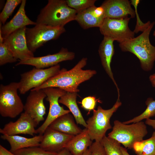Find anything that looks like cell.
<instances>
[{
    "mask_svg": "<svg viewBox=\"0 0 155 155\" xmlns=\"http://www.w3.org/2000/svg\"><path fill=\"white\" fill-rule=\"evenodd\" d=\"M89 148L91 155H107L105 149L100 142L95 141Z\"/></svg>",
    "mask_w": 155,
    "mask_h": 155,
    "instance_id": "d6a6232c",
    "label": "cell"
},
{
    "mask_svg": "<svg viewBox=\"0 0 155 155\" xmlns=\"http://www.w3.org/2000/svg\"><path fill=\"white\" fill-rule=\"evenodd\" d=\"M149 78L152 86L155 87V73L151 75Z\"/></svg>",
    "mask_w": 155,
    "mask_h": 155,
    "instance_id": "8d00e7d4",
    "label": "cell"
},
{
    "mask_svg": "<svg viewBox=\"0 0 155 155\" xmlns=\"http://www.w3.org/2000/svg\"><path fill=\"white\" fill-rule=\"evenodd\" d=\"M133 149L137 155H155V131L150 138L135 143Z\"/></svg>",
    "mask_w": 155,
    "mask_h": 155,
    "instance_id": "cb8c5ba5",
    "label": "cell"
},
{
    "mask_svg": "<svg viewBox=\"0 0 155 155\" xmlns=\"http://www.w3.org/2000/svg\"><path fill=\"white\" fill-rule=\"evenodd\" d=\"M87 61L86 58L84 57L70 70L67 71L65 68H62L59 74L40 86L32 90L53 87L59 88L67 92L78 93L80 91L78 89L80 84L89 80L96 73L95 70L83 69L87 64Z\"/></svg>",
    "mask_w": 155,
    "mask_h": 155,
    "instance_id": "6da1fadb",
    "label": "cell"
},
{
    "mask_svg": "<svg viewBox=\"0 0 155 155\" xmlns=\"http://www.w3.org/2000/svg\"><path fill=\"white\" fill-rule=\"evenodd\" d=\"M120 99H117L113 107L104 109L98 106L97 110H93V115L86 121L88 134L93 141L100 142L106 136V133L112 127L110 119L113 114L121 105Z\"/></svg>",
    "mask_w": 155,
    "mask_h": 155,
    "instance_id": "5b68a950",
    "label": "cell"
},
{
    "mask_svg": "<svg viewBox=\"0 0 155 155\" xmlns=\"http://www.w3.org/2000/svg\"><path fill=\"white\" fill-rule=\"evenodd\" d=\"M140 1L139 0H131L130 1L131 5H132L135 8V11L137 18V23L135 29L133 32L135 33H137L140 31L142 32L146 30L150 25L151 23L150 21L144 23L141 21L139 17L137 11V7Z\"/></svg>",
    "mask_w": 155,
    "mask_h": 155,
    "instance_id": "4dcf8cb0",
    "label": "cell"
},
{
    "mask_svg": "<svg viewBox=\"0 0 155 155\" xmlns=\"http://www.w3.org/2000/svg\"><path fill=\"white\" fill-rule=\"evenodd\" d=\"M145 123L146 125L151 126L154 129H155V119H146Z\"/></svg>",
    "mask_w": 155,
    "mask_h": 155,
    "instance_id": "e575fe53",
    "label": "cell"
},
{
    "mask_svg": "<svg viewBox=\"0 0 155 155\" xmlns=\"http://www.w3.org/2000/svg\"><path fill=\"white\" fill-rule=\"evenodd\" d=\"M66 31L64 27L52 26L38 24L32 28L26 27L25 35L29 49L34 53L48 41L58 38Z\"/></svg>",
    "mask_w": 155,
    "mask_h": 155,
    "instance_id": "52a82bcc",
    "label": "cell"
},
{
    "mask_svg": "<svg viewBox=\"0 0 155 155\" xmlns=\"http://www.w3.org/2000/svg\"><path fill=\"white\" fill-rule=\"evenodd\" d=\"M121 149L123 155H130L127 152V150L125 148L121 146Z\"/></svg>",
    "mask_w": 155,
    "mask_h": 155,
    "instance_id": "74e56055",
    "label": "cell"
},
{
    "mask_svg": "<svg viewBox=\"0 0 155 155\" xmlns=\"http://www.w3.org/2000/svg\"><path fill=\"white\" fill-rule=\"evenodd\" d=\"M130 18L121 19L105 18L99 27L104 36H107L120 43L134 38L135 33L129 29L128 23Z\"/></svg>",
    "mask_w": 155,
    "mask_h": 155,
    "instance_id": "9c48e42d",
    "label": "cell"
},
{
    "mask_svg": "<svg viewBox=\"0 0 155 155\" xmlns=\"http://www.w3.org/2000/svg\"><path fill=\"white\" fill-rule=\"evenodd\" d=\"M22 0H7L0 14V23L3 25L13 13L16 7L21 3Z\"/></svg>",
    "mask_w": 155,
    "mask_h": 155,
    "instance_id": "83f0119b",
    "label": "cell"
},
{
    "mask_svg": "<svg viewBox=\"0 0 155 155\" xmlns=\"http://www.w3.org/2000/svg\"><path fill=\"white\" fill-rule=\"evenodd\" d=\"M130 1L128 0H107L102 3L104 17L106 18L121 19L131 16V18L135 16V10L132 8Z\"/></svg>",
    "mask_w": 155,
    "mask_h": 155,
    "instance_id": "2e32d148",
    "label": "cell"
},
{
    "mask_svg": "<svg viewBox=\"0 0 155 155\" xmlns=\"http://www.w3.org/2000/svg\"><path fill=\"white\" fill-rule=\"evenodd\" d=\"M148 133L146 124L142 121L127 125L115 120L108 136L122 144L125 148L130 149L135 143L142 141Z\"/></svg>",
    "mask_w": 155,
    "mask_h": 155,
    "instance_id": "277c9868",
    "label": "cell"
},
{
    "mask_svg": "<svg viewBox=\"0 0 155 155\" xmlns=\"http://www.w3.org/2000/svg\"><path fill=\"white\" fill-rule=\"evenodd\" d=\"M95 6L77 13L75 19L84 29L94 27H100L105 19L97 17L94 11Z\"/></svg>",
    "mask_w": 155,
    "mask_h": 155,
    "instance_id": "603a6c76",
    "label": "cell"
},
{
    "mask_svg": "<svg viewBox=\"0 0 155 155\" xmlns=\"http://www.w3.org/2000/svg\"><path fill=\"white\" fill-rule=\"evenodd\" d=\"M153 35L155 37V31H154L153 32Z\"/></svg>",
    "mask_w": 155,
    "mask_h": 155,
    "instance_id": "ab89813d",
    "label": "cell"
},
{
    "mask_svg": "<svg viewBox=\"0 0 155 155\" xmlns=\"http://www.w3.org/2000/svg\"><path fill=\"white\" fill-rule=\"evenodd\" d=\"M19 83L11 82L0 86V114L3 117L14 118L24 110V105L18 95Z\"/></svg>",
    "mask_w": 155,
    "mask_h": 155,
    "instance_id": "8992f818",
    "label": "cell"
},
{
    "mask_svg": "<svg viewBox=\"0 0 155 155\" xmlns=\"http://www.w3.org/2000/svg\"><path fill=\"white\" fill-rule=\"evenodd\" d=\"M46 97V94L43 89H32L24 105V112L32 118L37 125L44 120L46 108L44 100Z\"/></svg>",
    "mask_w": 155,
    "mask_h": 155,
    "instance_id": "4fadbf2b",
    "label": "cell"
},
{
    "mask_svg": "<svg viewBox=\"0 0 155 155\" xmlns=\"http://www.w3.org/2000/svg\"><path fill=\"white\" fill-rule=\"evenodd\" d=\"M42 137L43 135L40 134L31 138L6 134H3L1 136V139L9 142L10 146L9 151L12 152L22 148L39 147Z\"/></svg>",
    "mask_w": 155,
    "mask_h": 155,
    "instance_id": "d6986e66",
    "label": "cell"
},
{
    "mask_svg": "<svg viewBox=\"0 0 155 155\" xmlns=\"http://www.w3.org/2000/svg\"><path fill=\"white\" fill-rule=\"evenodd\" d=\"M92 143L87 129L85 128L80 133L74 135L67 142L65 148L72 155H82Z\"/></svg>",
    "mask_w": 155,
    "mask_h": 155,
    "instance_id": "44dd1931",
    "label": "cell"
},
{
    "mask_svg": "<svg viewBox=\"0 0 155 155\" xmlns=\"http://www.w3.org/2000/svg\"><path fill=\"white\" fill-rule=\"evenodd\" d=\"M96 0H66L68 5L77 13L95 6Z\"/></svg>",
    "mask_w": 155,
    "mask_h": 155,
    "instance_id": "f1b7e54d",
    "label": "cell"
},
{
    "mask_svg": "<svg viewBox=\"0 0 155 155\" xmlns=\"http://www.w3.org/2000/svg\"><path fill=\"white\" fill-rule=\"evenodd\" d=\"M74 119L69 113L65 114L56 119L49 127L60 132L75 135L81 132L83 129L75 123Z\"/></svg>",
    "mask_w": 155,
    "mask_h": 155,
    "instance_id": "ffe728a7",
    "label": "cell"
},
{
    "mask_svg": "<svg viewBox=\"0 0 155 155\" xmlns=\"http://www.w3.org/2000/svg\"><path fill=\"white\" fill-rule=\"evenodd\" d=\"M62 70L59 64L45 69L35 67L21 74L20 80L18 82V90L21 94H25L29 90L40 86Z\"/></svg>",
    "mask_w": 155,
    "mask_h": 155,
    "instance_id": "ba28073f",
    "label": "cell"
},
{
    "mask_svg": "<svg viewBox=\"0 0 155 155\" xmlns=\"http://www.w3.org/2000/svg\"><path fill=\"white\" fill-rule=\"evenodd\" d=\"M107 155H123L121 144L116 140L106 135L100 141Z\"/></svg>",
    "mask_w": 155,
    "mask_h": 155,
    "instance_id": "484cf974",
    "label": "cell"
},
{
    "mask_svg": "<svg viewBox=\"0 0 155 155\" xmlns=\"http://www.w3.org/2000/svg\"><path fill=\"white\" fill-rule=\"evenodd\" d=\"M155 24V22H152L139 36L119 45L123 51L131 52L137 57L142 68L146 71L152 69L155 61V46L151 44L149 39L150 32Z\"/></svg>",
    "mask_w": 155,
    "mask_h": 155,
    "instance_id": "7a4b0ae2",
    "label": "cell"
},
{
    "mask_svg": "<svg viewBox=\"0 0 155 155\" xmlns=\"http://www.w3.org/2000/svg\"><path fill=\"white\" fill-rule=\"evenodd\" d=\"M74 136L60 132L48 127L43 135L39 147L46 151L58 153L65 148Z\"/></svg>",
    "mask_w": 155,
    "mask_h": 155,
    "instance_id": "9a60e30c",
    "label": "cell"
},
{
    "mask_svg": "<svg viewBox=\"0 0 155 155\" xmlns=\"http://www.w3.org/2000/svg\"><path fill=\"white\" fill-rule=\"evenodd\" d=\"M82 155H91V153L89 148H88Z\"/></svg>",
    "mask_w": 155,
    "mask_h": 155,
    "instance_id": "f35d334b",
    "label": "cell"
},
{
    "mask_svg": "<svg viewBox=\"0 0 155 155\" xmlns=\"http://www.w3.org/2000/svg\"><path fill=\"white\" fill-rule=\"evenodd\" d=\"M100 101L98 99L94 96H89L83 98L82 100L81 103V107L85 110L90 112L94 109L98 101Z\"/></svg>",
    "mask_w": 155,
    "mask_h": 155,
    "instance_id": "1f68e13d",
    "label": "cell"
},
{
    "mask_svg": "<svg viewBox=\"0 0 155 155\" xmlns=\"http://www.w3.org/2000/svg\"><path fill=\"white\" fill-rule=\"evenodd\" d=\"M46 95V100L49 104V108L47 117L43 124L36 129V134L43 135L51 123L59 117L70 113L69 110H65L59 104V100L61 96L66 92L58 88L48 87L43 89Z\"/></svg>",
    "mask_w": 155,
    "mask_h": 155,
    "instance_id": "30bf717a",
    "label": "cell"
},
{
    "mask_svg": "<svg viewBox=\"0 0 155 155\" xmlns=\"http://www.w3.org/2000/svg\"><path fill=\"white\" fill-rule=\"evenodd\" d=\"M114 41L110 37L104 36L98 51L102 66L115 85L117 90L118 97H120L119 90L114 79L111 67L112 59L115 53L113 44Z\"/></svg>",
    "mask_w": 155,
    "mask_h": 155,
    "instance_id": "ac0fdd59",
    "label": "cell"
},
{
    "mask_svg": "<svg viewBox=\"0 0 155 155\" xmlns=\"http://www.w3.org/2000/svg\"><path fill=\"white\" fill-rule=\"evenodd\" d=\"M12 153L16 155H56L57 153L45 151L39 147L22 148Z\"/></svg>",
    "mask_w": 155,
    "mask_h": 155,
    "instance_id": "f546056e",
    "label": "cell"
},
{
    "mask_svg": "<svg viewBox=\"0 0 155 155\" xmlns=\"http://www.w3.org/2000/svg\"><path fill=\"white\" fill-rule=\"evenodd\" d=\"M146 104L147 106V108L141 114L123 123L125 124L135 123L155 116V100L152 98H148L146 101Z\"/></svg>",
    "mask_w": 155,
    "mask_h": 155,
    "instance_id": "d4e9b609",
    "label": "cell"
},
{
    "mask_svg": "<svg viewBox=\"0 0 155 155\" xmlns=\"http://www.w3.org/2000/svg\"><path fill=\"white\" fill-rule=\"evenodd\" d=\"M77 13L68 5L65 0H49L40 10L36 22L52 26L64 27L75 20Z\"/></svg>",
    "mask_w": 155,
    "mask_h": 155,
    "instance_id": "3957f363",
    "label": "cell"
},
{
    "mask_svg": "<svg viewBox=\"0 0 155 155\" xmlns=\"http://www.w3.org/2000/svg\"><path fill=\"white\" fill-rule=\"evenodd\" d=\"M56 155H72L70 152L66 149L65 148L59 152Z\"/></svg>",
    "mask_w": 155,
    "mask_h": 155,
    "instance_id": "d590c367",
    "label": "cell"
},
{
    "mask_svg": "<svg viewBox=\"0 0 155 155\" xmlns=\"http://www.w3.org/2000/svg\"><path fill=\"white\" fill-rule=\"evenodd\" d=\"M0 155H16L8 150L1 145H0Z\"/></svg>",
    "mask_w": 155,
    "mask_h": 155,
    "instance_id": "836d02e7",
    "label": "cell"
},
{
    "mask_svg": "<svg viewBox=\"0 0 155 155\" xmlns=\"http://www.w3.org/2000/svg\"><path fill=\"white\" fill-rule=\"evenodd\" d=\"M37 126L32 118L24 112L16 121H11L5 124L2 129L0 128V133L9 135L24 134L34 136L36 134L35 127Z\"/></svg>",
    "mask_w": 155,
    "mask_h": 155,
    "instance_id": "5bb4252c",
    "label": "cell"
},
{
    "mask_svg": "<svg viewBox=\"0 0 155 155\" xmlns=\"http://www.w3.org/2000/svg\"><path fill=\"white\" fill-rule=\"evenodd\" d=\"M77 93L67 92L59 98V103L66 106L70 111L77 124L82 125L86 128L87 124L77 104Z\"/></svg>",
    "mask_w": 155,
    "mask_h": 155,
    "instance_id": "7402d4cb",
    "label": "cell"
},
{
    "mask_svg": "<svg viewBox=\"0 0 155 155\" xmlns=\"http://www.w3.org/2000/svg\"><path fill=\"white\" fill-rule=\"evenodd\" d=\"M26 0H22L17 13L9 22L0 27V34L3 38L15 31L28 25H34L36 22L30 20L26 16L25 11Z\"/></svg>",
    "mask_w": 155,
    "mask_h": 155,
    "instance_id": "e0dca14e",
    "label": "cell"
},
{
    "mask_svg": "<svg viewBox=\"0 0 155 155\" xmlns=\"http://www.w3.org/2000/svg\"><path fill=\"white\" fill-rule=\"evenodd\" d=\"M25 26L20 28L3 38V42L20 61L28 60L34 57V53L28 49L27 44Z\"/></svg>",
    "mask_w": 155,
    "mask_h": 155,
    "instance_id": "8fae6325",
    "label": "cell"
},
{
    "mask_svg": "<svg viewBox=\"0 0 155 155\" xmlns=\"http://www.w3.org/2000/svg\"><path fill=\"white\" fill-rule=\"evenodd\" d=\"M75 57V54L74 52L69 51L67 49L62 47L56 53L34 57L27 60L20 61L16 65H28L38 68L44 69L56 65L62 61L72 60Z\"/></svg>",
    "mask_w": 155,
    "mask_h": 155,
    "instance_id": "7c38bea8",
    "label": "cell"
},
{
    "mask_svg": "<svg viewBox=\"0 0 155 155\" xmlns=\"http://www.w3.org/2000/svg\"><path fill=\"white\" fill-rule=\"evenodd\" d=\"M3 38L0 34V65L16 62L17 59L7 46L3 42Z\"/></svg>",
    "mask_w": 155,
    "mask_h": 155,
    "instance_id": "4316f807",
    "label": "cell"
}]
</instances>
